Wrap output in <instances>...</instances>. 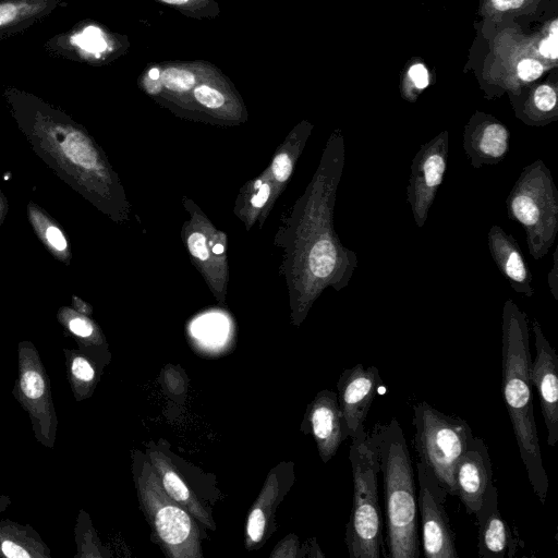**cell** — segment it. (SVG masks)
<instances>
[{
  "label": "cell",
  "mask_w": 558,
  "mask_h": 558,
  "mask_svg": "<svg viewBox=\"0 0 558 558\" xmlns=\"http://www.w3.org/2000/svg\"><path fill=\"white\" fill-rule=\"evenodd\" d=\"M501 391L520 457L532 489L542 505L548 490L529 378L531 352L527 316L508 299L502 307Z\"/></svg>",
  "instance_id": "obj_1"
},
{
  "label": "cell",
  "mask_w": 558,
  "mask_h": 558,
  "mask_svg": "<svg viewBox=\"0 0 558 558\" xmlns=\"http://www.w3.org/2000/svg\"><path fill=\"white\" fill-rule=\"evenodd\" d=\"M379 472L383 474L385 497L386 545L389 558H418L417 502L412 459L402 427L396 417L377 423L368 432Z\"/></svg>",
  "instance_id": "obj_2"
},
{
  "label": "cell",
  "mask_w": 558,
  "mask_h": 558,
  "mask_svg": "<svg viewBox=\"0 0 558 558\" xmlns=\"http://www.w3.org/2000/svg\"><path fill=\"white\" fill-rule=\"evenodd\" d=\"M353 477V502L345 526L350 558H380L384 520L378 501L379 462L368 432L361 430L349 448Z\"/></svg>",
  "instance_id": "obj_3"
},
{
  "label": "cell",
  "mask_w": 558,
  "mask_h": 558,
  "mask_svg": "<svg viewBox=\"0 0 558 558\" xmlns=\"http://www.w3.org/2000/svg\"><path fill=\"white\" fill-rule=\"evenodd\" d=\"M507 215L525 232L530 255L542 259L558 232V190L542 159L525 166L506 199Z\"/></svg>",
  "instance_id": "obj_4"
},
{
  "label": "cell",
  "mask_w": 558,
  "mask_h": 558,
  "mask_svg": "<svg viewBox=\"0 0 558 558\" xmlns=\"http://www.w3.org/2000/svg\"><path fill=\"white\" fill-rule=\"evenodd\" d=\"M412 423L418 461L448 495L457 497L456 469L474 436L471 426L426 401L413 405Z\"/></svg>",
  "instance_id": "obj_5"
},
{
  "label": "cell",
  "mask_w": 558,
  "mask_h": 558,
  "mask_svg": "<svg viewBox=\"0 0 558 558\" xmlns=\"http://www.w3.org/2000/svg\"><path fill=\"white\" fill-rule=\"evenodd\" d=\"M134 481L141 508L155 542L170 558H202L201 533L196 520L163 490L149 460L135 470Z\"/></svg>",
  "instance_id": "obj_6"
},
{
  "label": "cell",
  "mask_w": 558,
  "mask_h": 558,
  "mask_svg": "<svg viewBox=\"0 0 558 558\" xmlns=\"http://www.w3.org/2000/svg\"><path fill=\"white\" fill-rule=\"evenodd\" d=\"M12 395L27 413L35 439L52 449L58 417L46 367L31 341L24 340L17 345V376Z\"/></svg>",
  "instance_id": "obj_7"
},
{
  "label": "cell",
  "mask_w": 558,
  "mask_h": 558,
  "mask_svg": "<svg viewBox=\"0 0 558 558\" xmlns=\"http://www.w3.org/2000/svg\"><path fill=\"white\" fill-rule=\"evenodd\" d=\"M421 544L426 558H458L454 534L445 509L448 495L434 480L425 466L416 463Z\"/></svg>",
  "instance_id": "obj_8"
},
{
  "label": "cell",
  "mask_w": 558,
  "mask_h": 558,
  "mask_svg": "<svg viewBox=\"0 0 558 558\" xmlns=\"http://www.w3.org/2000/svg\"><path fill=\"white\" fill-rule=\"evenodd\" d=\"M448 151L449 136L448 132L444 131L423 144L412 159L407 198L418 228L425 225L438 189L442 184Z\"/></svg>",
  "instance_id": "obj_9"
},
{
  "label": "cell",
  "mask_w": 558,
  "mask_h": 558,
  "mask_svg": "<svg viewBox=\"0 0 558 558\" xmlns=\"http://www.w3.org/2000/svg\"><path fill=\"white\" fill-rule=\"evenodd\" d=\"M457 497L469 514L478 521L485 512L498 506V490L493 484V469L488 448L478 436H473L456 469Z\"/></svg>",
  "instance_id": "obj_10"
},
{
  "label": "cell",
  "mask_w": 558,
  "mask_h": 558,
  "mask_svg": "<svg viewBox=\"0 0 558 558\" xmlns=\"http://www.w3.org/2000/svg\"><path fill=\"white\" fill-rule=\"evenodd\" d=\"M532 331L536 354L530 364L529 378L538 393L547 444L554 447L558 441V355L535 318Z\"/></svg>",
  "instance_id": "obj_11"
},
{
  "label": "cell",
  "mask_w": 558,
  "mask_h": 558,
  "mask_svg": "<svg viewBox=\"0 0 558 558\" xmlns=\"http://www.w3.org/2000/svg\"><path fill=\"white\" fill-rule=\"evenodd\" d=\"M381 385L376 366L365 367L357 363L340 375L337 383L338 404L351 439L364 429V422Z\"/></svg>",
  "instance_id": "obj_12"
},
{
  "label": "cell",
  "mask_w": 558,
  "mask_h": 558,
  "mask_svg": "<svg viewBox=\"0 0 558 558\" xmlns=\"http://www.w3.org/2000/svg\"><path fill=\"white\" fill-rule=\"evenodd\" d=\"M462 147L473 168L497 165L509 153L510 131L500 121L477 114L464 129Z\"/></svg>",
  "instance_id": "obj_13"
},
{
  "label": "cell",
  "mask_w": 558,
  "mask_h": 558,
  "mask_svg": "<svg viewBox=\"0 0 558 558\" xmlns=\"http://www.w3.org/2000/svg\"><path fill=\"white\" fill-rule=\"evenodd\" d=\"M306 422L323 462H328L348 438L336 392L319 391L307 409Z\"/></svg>",
  "instance_id": "obj_14"
},
{
  "label": "cell",
  "mask_w": 558,
  "mask_h": 558,
  "mask_svg": "<svg viewBox=\"0 0 558 558\" xmlns=\"http://www.w3.org/2000/svg\"><path fill=\"white\" fill-rule=\"evenodd\" d=\"M44 48L50 56L89 63L99 61L110 49L104 29L92 23H78L54 35L46 41Z\"/></svg>",
  "instance_id": "obj_15"
},
{
  "label": "cell",
  "mask_w": 558,
  "mask_h": 558,
  "mask_svg": "<svg viewBox=\"0 0 558 558\" xmlns=\"http://www.w3.org/2000/svg\"><path fill=\"white\" fill-rule=\"evenodd\" d=\"M487 243L492 258L511 288L531 298L534 294L533 277L517 240L494 225L487 233Z\"/></svg>",
  "instance_id": "obj_16"
},
{
  "label": "cell",
  "mask_w": 558,
  "mask_h": 558,
  "mask_svg": "<svg viewBox=\"0 0 558 558\" xmlns=\"http://www.w3.org/2000/svg\"><path fill=\"white\" fill-rule=\"evenodd\" d=\"M66 377L76 401L90 398L110 355L101 345L63 349Z\"/></svg>",
  "instance_id": "obj_17"
},
{
  "label": "cell",
  "mask_w": 558,
  "mask_h": 558,
  "mask_svg": "<svg viewBox=\"0 0 558 558\" xmlns=\"http://www.w3.org/2000/svg\"><path fill=\"white\" fill-rule=\"evenodd\" d=\"M147 457L166 494L181 505L201 524L215 530L216 525L211 515L187 486L172 461L157 449H148Z\"/></svg>",
  "instance_id": "obj_18"
},
{
  "label": "cell",
  "mask_w": 558,
  "mask_h": 558,
  "mask_svg": "<svg viewBox=\"0 0 558 558\" xmlns=\"http://www.w3.org/2000/svg\"><path fill=\"white\" fill-rule=\"evenodd\" d=\"M478 556L482 558H513L521 544L518 533H513L502 518L498 506L493 507L477 521Z\"/></svg>",
  "instance_id": "obj_19"
},
{
  "label": "cell",
  "mask_w": 558,
  "mask_h": 558,
  "mask_svg": "<svg viewBox=\"0 0 558 558\" xmlns=\"http://www.w3.org/2000/svg\"><path fill=\"white\" fill-rule=\"evenodd\" d=\"M65 5L64 0H0V39L29 28Z\"/></svg>",
  "instance_id": "obj_20"
},
{
  "label": "cell",
  "mask_w": 558,
  "mask_h": 558,
  "mask_svg": "<svg viewBox=\"0 0 558 558\" xmlns=\"http://www.w3.org/2000/svg\"><path fill=\"white\" fill-rule=\"evenodd\" d=\"M49 546L29 524L0 520V558H51Z\"/></svg>",
  "instance_id": "obj_21"
},
{
  "label": "cell",
  "mask_w": 558,
  "mask_h": 558,
  "mask_svg": "<svg viewBox=\"0 0 558 558\" xmlns=\"http://www.w3.org/2000/svg\"><path fill=\"white\" fill-rule=\"evenodd\" d=\"M279 495V482L275 472L269 473L265 485L252 506L246 521V547L260 543L267 531L269 517Z\"/></svg>",
  "instance_id": "obj_22"
},
{
  "label": "cell",
  "mask_w": 558,
  "mask_h": 558,
  "mask_svg": "<svg viewBox=\"0 0 558 558\" xmlns=\"http://www.w3.org/2000/svg\"><path fill=\"white\" fill-rule=\"evenodd\" d=\"M51 133L59 141L64 155L83 168H95L97 158L86 137L71 126L53 124Z\"/></svg>",
  "instance_id": "obj_23"
},
{
  "label": "cell",
  "mask_w": 558,
  "mask_h": 558,
  "mask_svg": "<svg viewBox=\"0 0 558 558\" xmlns=\"http://www.w3.org/2000/svg\"><path fill=\"white\" fill-rule=\"evenodd\" d=\"M530 111L522 119L530 125H545L556 119L557 93L548 84L536 87L531 97Z\"/></svg>",
  "instance_id": "obj_24"
},
{
  "label": "cell",
  "mask_w": 558,
  "mask_h": 558,
  "mask_svg": "<svg viewBox=\"0 0 558 558\" xmlns=\"http://www.w3.org/2000/svg\"><path fill=\"white\" fill-rule=\"evenodd\" d=\"M228 326L220 316L202 317L192 327V333L201 347L215 350L223 347Z\"/></svg>",
  "instance_id": "obj_25"
},
{
  "label": "cell",
  "mask_w": 558,
  "mask_h": 558,
  "mask_svg": "<svg viewBox=\"0 0 558 558\" xmlns=\"http://www.w3.org/2000/svg\"><path fill=\"white\" fill-rule=\"evenodd\" d=\"M74 535L76 543V554L74 558L105 556L89 515L83 509L78 512Z\"/></svg>",
  "instance_id": "obj_26"
},
{
  "label": "cell",
  "mask_w": 558,
  "mask_h": 558,
  "mask_svg": "<svg viewBox=\"0 0 558 558\" xmlns=\"http://www.w3.org/2000/svg\"><path fill=\"white\" fill-rule=\"evenodd\" d=\"M60 314V322L77 339L81 347L104 344L102 336L87 317L68 310Z\"/></svg>",
  "instance_id": "obj_27"
},
{
  "label": "cell",
  "mask_w": 558,
  "mask_h": 558,
  "mask_svg": "<svg viewBox=\"0 0 558 558\" xmlns=\"http://www.w3.org/2000/svg\"><path fill=\"white\" fill-rule=\"evenodd\" d=\"M159 78L168 89L173 92H186L191 89L196 82V77L192 72L177 68L165 70Z\"/></svg>",
  "instance_id": "obj_28"
},
{
  "label": "cell",
  "mask_w": 558,
  "mask_h": 558,
  "mask_svg": "<svg viewBox=\"0 0 558 558\" xmlns=\"http://www.w3.org/2000/svg\"><path fill=\"white\" fill-rule=\"evenodd\" d=\"M194 96L199 104L207 108L216 109L225 104L223 95L219 90L207 85L195 87Z\"/></svg>",
  "instance_id": "obj_29"
},
{
  "label": "cell",
  "mask_w": 558,
  "mask_h": 558,
  "mask_svg": "<svg viewBox=\"0 0 558 558\" xmlns=\"http://www.w3.org/2000/svg\"><path fill=\"white\" fill-rule=\"evenodd\" d=\"M517 71L522 81L532 82L543 74L544 66L535 59H524L519 62Z\"/></svg>",
  "instance_id": "obj_30"
},
{
  "label": "cell",
  "mask_w": 558,
  "mask_h": 558,
  "mask_svg": "<svg viewBox=\"0 0 558 558\" xmlns=\"http://www.w3.org/2000/svg\"><path fill=\"white\" fill-rule=\"evenodd\" d=\"M557 35H558V26L557 21H554L550 27L549 35L543 39L539 44V52L545 58L556 59L557 58Z\"/></svg>",
  "instance_id": "obj_31"
},
{
  "label": "cell",
  "mask_w": 558,
  "mask_h": 558,
  "mask_svg": "<svg viewBox=\"0 0 558 558\" xmlns=\"http://www.w3.org/2000/svg\"><path fill=\"white\" fill-rule=\"evenodd\" d=\"M291 171V158L286 153L277 155L272 161V172L275 178L280 182H283L290 177Z\"/></svg>",
  "instance_id": "obj_32"
},
{
  "label": "cell",
  "mask_w": 558,
  "mask_h": 558,
  "mask_svg": "<svg viewBox=\"0 0 558 558\" xmlns=\"http://www.w3.org/2000/svg\"><path fill=\"white\" fill-rule=\"evenodd\" d=\"M187 245L190 252L201 260L208 258V248L206 244V236L201 232H193L187 238Z\"/></svg>",
  "instance_id": "obj_33"
},
{
  "label": "cell",
  "mask_w": 558,
  "mask_h": 558,
  "mask_svg": "<svg viewBox=\"0 0 558 558\" xmlns=\"http://www.w3.org/2000/svg\"><path fill=\"white\" fill-rule=\"evenodd\" d=\"M409 76L418 89H423L429 84L428 71L422 63L413 64L409 70Z\"/></svg>",
  "instance_id": "obj_34"
},
{
  "label": "cell",
  "mask_w": 558,
  "mask_h": 558,
  "mask_svg": "<svg viewBox=\"0 0 558 558\" xmlns=\"http://www.w3.org/2000/svg\"><path fill=\"white\" fill-rule=\"evenodd\" d=\"M163 381L168 390L173 393H179L184 388L181 375L171 366L163 371Z\"/></svg>",
  "instance_id": "obj_35"
},
{
  "label": "cell",
  "mask_w": 558,
  "mask_h": 558,
  "mask_svg": "<svg viewBox=\"0 0 558 558\" xmlns=\"http://www.w3.org/2000/svg\"><path fill=\"white\" fill-rule=\"evenodd\" d=\"M45 234L49 244L56 250L64 251L66 248V240L63 233L57 227H48Z\"/></svg>",
  "instance_id": "obj_36"
},
{
  "label": "cell",
  "mask_w": 558,
  "mask_h": 558,
  "mask_svg": "<svg viewBox=\"0 0 558 558\" xmlns=\"http://www.w3.org/2000/svg\"><path fill=\"white\" fill-rule=\"evenodd\" d=\"M548 286L555 301H558V247L553 253V266L548 272Z\"/></svg>",
  "instance_id": "obj_37"
},
{
  "label": "cell",
  "mask_w": 558,
  "mask_h": 558,
  "mask_svg": "<svg viewBox=\"0 0 558 558\" xmlns=\"http://www.w3.org/2000/svg\"><path fill=\"white\" fill-rule=\"evenodd\" d=\"M269 192L270 189L268 184H260L257 194H255L251 199L252 205L257 208L262 207L268 199Z\"/></svg>",
  "instance_id": "obj_38"
},
{
  "label": "cell",
  "mask_w": 558,
  "mask_h": 558,
  "mask_svg": "<svg viewBox=\"0 0 558 558\" xmlns=\"http://www.w3.org/2000/svg\"><path fill=\"white\" fill-rule=\"evenodd\" d=\"M493 7L499 11L517 9L524 3V0H490Z\"/></svg>",
  "instance_id": "obj_39"
},
{
  "label": "cell",
  "mask_w": 558,
  "mask_h": 558,
  "mask_svg": "<svg viewBox=\"0 0 558 558\" xmlns=\"http://www.w3.org/2000/svg\"><path fill=\"white\" fill-rule=\"evenodd\" d=\"M12 504V500L7 495H0V513L5 511Z\"/></svg>",
  "instance_id": "obj_40"
},
{
  "label": "cell",
  "mask_w": 558,
  "mask_h": 558,
  "mask_svg": "<svg viewBox=\"0 0 558 558\" xmlns=\"http://www.w3.org/2000/svg\"><path fill=\"white\" fill-rule=\"evenodd\" d=\"M148 77H149L150 80H159V77H160V73H159L158 69H151V70H149V72H148Z\"/></svg>",
  "instance_id": "obj_41"
},
{
  "label": "cell",
  "mask_w": 558,
  "mask_h": 558,
  "mask_svg": "<svg viewBox=\"0 0 558 558\" xmlns=\"http://www.w3.org/2000/svg\"><path fill=\"white\" fill-rule=\"evenodd\" d=\"M162 2L169 3V4H177L181 5L186 3L189 0H161Z\"/></svg>",
  "instance_id": "obj_42"
},
{
  "label": "cell",
  "mask_w": 558,
  "mask_h": 558,
  "mask_svg": "<svg viewBox=\"0 0 558 558\" xmlns=\"http://www.w3.org/2000/svg\"><path fill=\"white\" fill-rule=\"evenodd\" d=\"M213 252L215 254H221L223 252V246L221 244H216L214 247H213Z\"/></svg>",
  "instance_id": "obj_43"
}]
</instances>
